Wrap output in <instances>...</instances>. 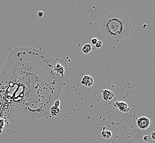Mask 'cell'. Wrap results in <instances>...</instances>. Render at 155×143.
Instances as JSON below:
<instances>
[{"mask_svg":"<svg viewBox=\"0 0 155 143\" xmlns=\"http://www.w3.org/2000/svg\"><path fill=\"white\" fill-rule=\"evenodd\" d=\"M131 27L127 15L119 12H111L104 15L100 23L102 35L109 42H119L126 39Z\"/></svg>","mask_w":155,"mask_h":143,"instance_id":"2","label":"cell"},{"mask_svg":"<svg viewBox=\"0 0 155 143\" xmlns=\"http://www.w3.org/2000/svg\"><path fill=\"white\" fill-rule=\"evenodd\" d=\"M151 138H152V140H155V132L154 131H152L151 133Z\"/></svg>","mask_w":155,"mask_h":143,"instance_id":"17","label":"cell"},{"mask_svg":"<svg viewBox=\"0 0 155 143\" xmlns=\"http://www.w3.org/2000/svg\"><path fill=\"white\" fill-rule=\"evenodd\" d=\"M95 45L96 48H101L102 46V42L101 41L98 40V42H97V43Z\"/></svg>","mask_w":155,"mask_h":143,"instance_id":"14","label":"cell"},{"mask_svg":"<svg viewBox=\"0 0 155 143\" xmlns=\"http://www.w3.org/2000/svg\"><path fill=\"white\" fill-rule=\"evenodd\" d=\"M102 95L104 101H109L114 98V94L110 90L104 89L102 91Z\"/></svg>","mask_w":155,"mask_h":143,"instance_id":"6","label":"cell"},{"mask_svg":"<svg viewBox=\"0 0 155 143\" xmlns=\"http://www.w3.org/2000/svg\"><path fill=\"white\" fill-rule=\"evenodd\" d=\"M56 65L52 57L34 48L10 52L0 74V118L6 123L2 134L18 133L50 113L64 85Z\"/></svg>","mask_w":155,"mask_h":143,"instance_id":"1","label":"cell"},{"mask_svg":"<svg viewBox=\"0 0 155 143\" xmlns=\"http://www.w3.org/2000/svg\"><path fill=\"white\" fill-rule=\"evenodd\" d=\"M44 12H42V11H39L38 13V16L39 17V18H42L43 16H44Z\"/></svg>","mask_w":155,"mask_h":143,"instance_id":"16","label":"cell"},{"mask_svg":"<svg viewBox=\"0 0 155 143\" xmlns=\"http://www.w3.org/2000/svg\"><path fill=\"white\" fill-rule=\"evenodd\" d=\"M81 84L87 87H91L94 84V79L92 77L85 75H84L81 81Z\"/></svg>","mask_w":155,"mask_h":143,"instance_id":"7","label":"cell"},{"mask_svg":"<svg viewBox=\"0 0 155 143\" xmlns=\"http://www.w3.org/2000/svg\"><path fill=\"white\" fill-rule=\"evenodd\" d=\"M151 124V120L146 117H140L137 120V125L141 130H146Z\"/></svg>","mask_w":155,"mask_h":143,"instance_id":"4","label":"cell"},{"mask_svg":"<svg viewBox=\"0 0 155 143\" xmlns=\"http://www.w3.org/2000/svg\"><path fill=\"white\" fill-rule=\"evenodd\" d=\"M92 50H93V48L91 45L89 44H85L82 48V52L84 54H89Z\"/></svg>","mask_w":155,"mask_h":143,"instance_id":"10","label":"cell"},{"mask_svg":"<svg viewBox=\"0 0 155 143\" xmlns=\"http://www.w3.org/2000/svg\"><path fill=\"white\" fill-rule=\"evenodd\" d=\"M113 105L114 107L118 108L119 110L123 112H127L129 111V108L127 103L123 101H117L115 103L113 104Z\"/></svg>","mask_w":155,"mask_h":143,"instance_id":"5","label":"cell"},{"mask_svg":"<svg viewBox=\"0 0 155 143\" xmlns=\"http://www.w3.org/2000/svg\"><path fill=\"white\" fill-rule=\"evenodd\" d=\"M97 42H98V39L97 38H93L91 40V43L93 45H95Z\"/></svg>","mask_w":155,"mask_h":143,"instance_id":"15","label":"cell"},{"mask_svg":"<svg viewBox=\"0 0 155 143\" xmlns=\"http://www.w3.org/2000/svg\"><path fill=\"white\" fill-rule=\"evenodd\" d=\"M6 126V121L5 119L0 118V135L2 134Z\"/></svg>","mask_w":155,"mask_h":143,"instance_id":"12","label":"cell"},{"mask_svg":"<svg viewBox=\"0 0 155 143\" xmlns=\"http://www.w3.org/2000/svg\"><path fill=\"white\" fill-rule=\"evenodd\" d=\"M143 133L135 130L127 132L120 137L119 141L123 143H146L143 140Z\"/></svg>","mask_w":155,"mask_h":143,"instance_id":"3","label":"cell"},{"mask_svg":"<svg viewBox=\"0 0 155 143\" xmlns=\"http://www.w3.org/2000/svg\"><path fill=\"white\" fill-rule=\"evenodd\" d=\"M143 140L145 143H149L151 140V138L149 135H145L143 137Z\"/></svg>","mask_w":155,"mask_h":143,"instance_id":"13","label":"cell"},{"mask_svg":"<svg viewBox=\"0 0 155 143\" xmlns=\"http://www.w3.org/2000/svg\"><path fill=\"white\" fill-rule=\"evenodd\" d=\"M112 133L109 131H106V128L104 127V130L102 131L101 135L102 137L106 139H108L112 137Z\"/></svg>","mask_w":155,"mask_h":143,"instance_id":"11","label":"cell"},{"mask_svg":"<svg viewBox=\"0 0 155 143\" xmlns=\"http://www.w3.org/2000/svg\"><path fill=\"white\" fill-rule=\"evenodd\" d=\"M54 71L57 73V74L60 75L61 76H63L64 73V69L62 65H61L59 63H56V65L54 67Z\"/></svg>","mask_w":155,"mask_h":143,"instance_id":"9","label":"cell"},{"mask_svg":"<svg viewBox=\"0 0 155 143\" xmlns=\"http://www.w3.org/2000/svg\"><path fill=\"white\" fill-rule=\"evenodd\" d=\"M60 100H58L54 102V105L50 108V114L52 116H56L60 113Z\"/></svg>","mask_w":155,"mask_h":143,"instance_id":"8","label":"cell"}]
</instances>
